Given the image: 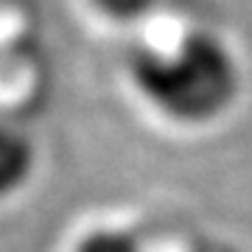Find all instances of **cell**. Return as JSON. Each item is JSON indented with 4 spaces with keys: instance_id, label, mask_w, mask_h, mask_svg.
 Masks as SVG:
<instances>
[{
    "instance_id": "obj_1",
    "label": "cell",
    "mask_w": 252,
    "mask_h": 252,
    "mask_svg": "<svg viewBox=\"0 0 252 252\" xmlns=\"http://www.w3.org/2000/svg\"><path fill=\"white\" fill-rule=\"evenodd\" d=\"M137 98L177 126H207L238 101L241 64L224 39L188 28L168 42H140L126 56Z\"/></svg>"
},
{
    "instance_id": "obj_2",
    "label": "cell",
    "mask_w": 252,
    "mask_h": 252,
    "mask_svg": "<svg viewBox=\"0 0 252 252\" xmlns=\"http://www.w3.org/2000/svg\"><path fill=\"white\" fill-rule=\"evenodd\" d=\"M34 171V143L9 121H0V199L17 193Z\"/></svg>"
},
{
    "instance_id": "obj_3",
    "label": "cell",
    "mask_w": 252,
    "mask_h": 252,
    "mask_svg": "<svg viewBox=\"0 0 252 252\" xmlns=\"http://www.w3.org/2000/svg\"><path fill=\"white\" fill-rule=\"evenodd\" d=\"M73 252H143V247L126 227H95L76 241Z\"/></svg>"
},
{
    "instance_id": "obj_4",
    "label": "cell",
    "mask_w": 252,
    "mask_h": 252,
    "mask_svg": "<svg viewBox=\"0 0 252 252\" xmlns=\"http://www.w3.org/2000/svg\"><path fill=\"white\" fill-rule=\"evenodd\" d=\"M87 3L98 17H104L107 23H115V26L137 23L157 6V0H87Z\"/></svg>"
}]
</instances>
